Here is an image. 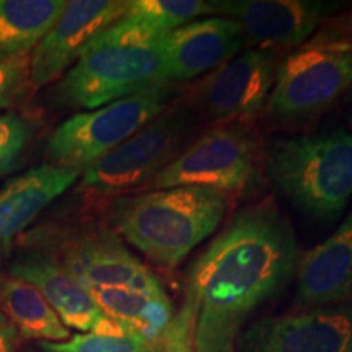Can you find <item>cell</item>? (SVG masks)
<instances>
[{"label":"cell","instance_id":"obj_1","mask_svg":"<svg viewBox=\"0 0 352 352\" xmlns=\"http://www.w3.org/2000/svg\"><path fill=\"white\" fill-rule=\"evenodd\" d=\"M298 258L296 232L271 199L233 215L188 272L195 352H235L246 320L289 284Z\"/></svg>","mask_w":352,"mask_h":352},{"label":"cell","instance_id":"obj_2","mask_svg":"<svg viewBox=\"0 0 352 352\" xmlns=\"http://www.w3.org/2000/svg\"><path fill=\"white\" fill-rule=\"evenodd\" d=\"M230 195L176 186L134 192L109 202L111 230L160 266L175 271L226 217Z\"/></svg>","mask_w":352,"mask_h":352},{"label":"cell","instance_id":"obj_3","mask_svg":"<svg viewBox=\"0 0 352 352\" xmlns=\"http://www.w3.org/2000/svg\"><path fill=\"white\" fill-rule=\"evenodd\" d=\"M266 173L294 208L316 220H334L352 199V132L277 138L264 155Z\"/></svg>","mask_w":352,"mask_h":352},{"label":"cell","instance_id":"obj_4","mask_svg":"<svg viewBox=\"0 0 352 352\" xmlns=\"http://www.w3.org/2000/svg\"><path fill=\"white\" fill-rule=\"evenodd\" d=\"M352 88V41L341 30H321L294 47L276 72L267 108L283 120L323 113Z\"/></svg>","mask_w":352,"mask_h":352},{"label":"cell","instance_id":"obj_5","mask_svg":"<svg viewBox=\"0 0 352 352\" xmlns=\"http://www.w3.org/2000/svg\"><path fill=\"white\" fill-rule=\"evenodd\" d=\"M196 120L186 108H166L147 126L82 171V195L108 199L139 191L191 144Z\"/></svg>","mask_w":352,"mask_h":352},{"label":"cell","instance_id":"obj_6","mask_svg":"<svg viewBox=\"0 0 352 352\" xmlns=\"http://www.w3.org/2000/svg\"><path fill=\"white\" fill-rule=\"evenodd\" d=\"M164 41L91 44L60 78L57 95L69 107L88 111L171 83Z\"/></svg>","mask_w":352,"mask_h":352},{"label":"cell","instance_id":"obj_7","mask_svg":"<svg viewBox=\"0 0 352 352\" xmlns=\"http://www.w3.org/2000/svg\"><path fill=\"white\" fill-rule=\"evenodd\" d=\"M170 85L147 88L104 107L72 114L47 140L51 164L78 171L94 165L170 107Z\"/></svg>","mask_w":352,"mask_h":352},{"label":"cell","instance_id":"obj_8","mask_svg":"<svg viewBox=\"0 0 352 352\" xmlns=\"http://www.w3.org/2000/svg\"><path fill=\"white\" fill-rule=\"evenodd\" d=\"M258 160V140L248 127L230 122L209 129L148 179L139 191L176 186L239 192L252 182Z\"/></svg>","mask_w":352,"mask_h":352},{"label":"cell","instance_id":"obj_9","mask_svg":"<svg viewBox=\"0 0 352 352\" xmlns=\"http://www.w3.org/2000/svg\"><path fill=\"white\" fill-rule=\"evenodd\" d=\"M235 352H352V300L254 321Z\"/></svg>","mask_w":352,"mask_h":352},{"label":"cell","instance_id":"obj_10","mask_svg":"<svg viewBox=\"0 0 352 352\" xmlns=\"http://www.w3.org/2000/svg\"><path fill=\"white\" fill-rule=\"evenodd\" d=\"M127 0H70L30 54L32 87L64 77L104 30L124 15Z\"/></svg>","mask_w":352,"mask_h":352},{"label":"cell","instance_id":"obj_11","mask_svg":"<svg viewBox=\"0 0 352 352\" xmlns=\"http://www.w3.org/2000/svg\"><path fill=\"white\" fill-rule=\"evenodd\" d=\"M56 256L82 287L96 285L165 292L155 272L145 266L111 228L95 227L60 241Z\"/></svg>","mask_w":352,"mask_h":352},{"label":"cell","instance_id":"obj_12","mask_svg":"<svg viewBox=\"0 0 352 352\" xmlns=\"http://www.w3.org/2000/svg\"><path fill=\"white\" fill-rule=\"evenodd\" d=\"M279 67L272 50H250L222 64L202 78L199 103L210 120H250L263 111Z\"/></svg>","mask_w":352,"mask_h":352},{"label":"cell","instance_id":"obj_13","mask_svg":"<svg viewBox=\"0 0 352 352\" xmlns=\"http://www.w3.org/2000/svg\"><path fill=\"white\" fill-rule=\"evenodd\" d=\"M8 274L34 285L69 329L101 334L131 333L103 314L94 297L65 270L54 253L28 250L16 254L8 266Z\"/></svg>","mask_w":352,"mask_h":352},{"label":"cell","instance_id":"obj_14","mask_svg":"<svg viewBox=\"0 0 352 352\" xmlns=\"http://www.w3.org/2000/svg\"><path fill=\"white\" fill-rule=\"evenodd\" d=\"M210 12L222 13L243 28L246 41L271 47H297L314 36L340 2L320 0H215Z\"/></svg>","mask_w":352,"mask_h":352},{"label":"cell","instance_id":"obj_15","mask_svg":"<svg viewBox=\"0 0 352 352\" xmlns=\"http://www.w3.org/2000/svg\"><path fill=\"white\" fill-rule=\"evenodd\" d=\"M246 38L240 23L227 16L189 21L164 41L170 82H186L214 72L239 56Z\"/></svg>","mask_w":352,"mask_h":352},{"label":"cell","instance_id":"obj_16","mask_svg":"<svg viewBox=\"0 0 352 352\" xmlns=\"http://www.w3.org/2000/svg\"><path fill=\"white\" fill-rule=\"evenodd\" d=\"M296 279L297 310L352 300V210L329 239L300 254Z\"/></svg>","mask_w":352,"mask_h":352},{"label":"cell","instance_id":"obj_17","mask_svg":"<svg viewBox=\"0 0 352 352\" xmlns=\"http://www.w3.org/2000/svg\"><path fill=\"white\" fill-rule=\"evenodd\" d=\"M80 175L78 170L46 164L8 179L0 188V246L23 232Z\"/></svg>","mask_w":352,"mask_h":352},{"label":"cell","instance_id":"obj_18","mask_svg":"<svg viewBox=\"0 0 352 352\" xmlns=\"http://www.w3.org/2000/svg\"><path fill=\"white\" fill-rule=\"evenodd\" d=\"M87 292L109 318L116 320L131 333L153 344L173 318L175 308L166 292H144L124 287H96Z\"/></svg>","mask_w":352,"mask_h":352},{"label":"cell","instance_id":"obj_19","mask_svg":"<svg viewBox=\"0 0 352 352\" xmlns=\"http://www.w3.org/2000/svg\"><path fill=\"white\" fill-rule=\"evenodd\" d=\"M0 311L23 340L60 342L72 336L38 289L10 274H0Z\"/></svg>","mask_w":352,"mask_h":352},{"label":"cell","instance_id":"obj_20","mask_svg":"<svg viewBox=\"0 0 352 352\" xmlns=\"http://www.w3.org/2000/svg\"><path fill=\"white\" fill-rule=\"evenodd\" d=\"M65 3V0H0V60L32 54Z\"/></svg>","mask_w":352,"mask_h":352},{"label":"cell","instance_id":"obj_21","mask_svg":"<svg viewBox=\"0 0 352 352\" xmlns=\"http://www.w3.org/2000/svg\"><path fill=\"white\" fill-rule=\"evenodd\" d=\"M209 12L210 3L202 0H127V10L122 19L155 33L170 34Z\"/></svg>","mask_w":352,"mask_h":352},{"label":"cell","instance_id":"obj_22","mask_svg":"<svg viewBox=\"0 0 352 352\" xmlns=\"http://www.w3.org/2000/svg\"><path fill=\"white\" fill-rule=\"evenodd\" d=\"M43 352H152V344L134 333H77L60 342H39Z\"/></svg>","mask_w":352,"mask_h":352},{"label":"cell","instance_id":"obj_23","mask_svg":"<svg viewBox=\"0 0 352 352\" xmlns=\"http://www.w3.org/2000/svg\"><path fill=\"white\" fill-rule=\"evenodd\" d=\"M34 134V122L20 113H0V176L15 166Z\"/></svg>","mask_w":352,"mask_h":352},{"label":"cell","instance_id":"obj_24","mask_svg":"<svg viewBox=\"0 0 352 352\" xmlns=\"http://www.w3.org/2000/svg\"><path fill=\"white\" fill-rule=\"evenodd\" d=\"M152 352H195V310L188 300L175 311L168 327L152 344Z\"/></svg>","mask_w":352,"mask_h":352},{"label":"cell","instance_id":"obj_25","mask_svg":"<svg viewBox=\"0 0 352 352\" xmlns=\"http://www.w3.org/2000/svg\"><path fill=\"white\" fill-rule=\"evenodd\" d=\"M30 87V56L0 60V111L19 103Z\"/></svg>","mask_w":352,"mask_h":352},{"label":"cell","instance_id":"obj_26","mask_svg":"<svg viewBox=\"0 0 352 352\" xmlns=\"http://www.w3.org/2000/svg\"><path fill=\"white\" fill-rule=\"evenodd\" d=\"M20 336L0 311V352H16Z\"/></svg>","mask_w":352,"mask_h":352},{"label":"cell","instance_id":"obj_27","mask_svg":"<svg viewBox=\"0 0 352 352\" xmlns=\"http://www.w3.org/2000/svg\"><path fill=\"white\" fill-rule=\"evenodd\" d=\"M341 32L344 33L346 36L352 41V12L347 13L346 19L342 20V30H341Z\"/></svg>","mask_w":352,"mask_h":352},{"label":"cell","instance_id":"obj_28","mask_svg":"<svg viewBox=\"0 0 352 352\" xmlns=\"http://www.w3.org/2000/svg\"><path fill=\"white\" fill-rule=\"evenodd\" d=\"M347 122H349V127L352 129V91L349 95V113H347Z\"/></svg>","mask_w":352,"mask_h":352}]
</instances>
